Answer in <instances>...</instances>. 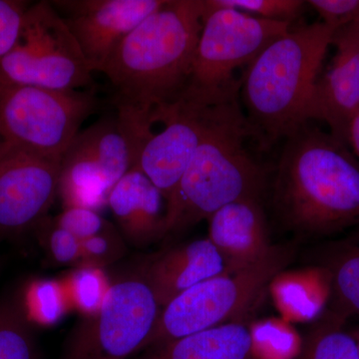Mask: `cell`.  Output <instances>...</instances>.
Returning a JSON list of instances; mask_svg holds the SVG:
<instances>
[{
  "instance_id": "cell-1",
  "label": "cell",
  "mask_w": 359,
  "mask_h": 359,
  "mask_svg": "<svg viewBox=\"0 0 359 359\" xmlns=\"http://www.w3.org/2000/svg\"><path fill=\"white\" fill-rule=\"evenodd\" d=\"M205 8V0H166L122 40L100 70L114 89L117 116L129 128H145L155 111L181 100Z\"/></svg>"
},
{
  "instance_id": "cell-2",
  "label": "cell",
  "mask_w": 359,
  "mask_h": 359,
  "mask_svg": "<svg viewBox=\"0 0 359 359\" xmlns=\"http://www.w3.org/2000/svg\"><path fill=\"white\" fill-rule=\"evenodd\" d=\"M287 231L325 237L359 228V160L346 143L309 123L285 139L271 193Z\"/></svg>"
},
{
  "instance_id": "cell-3",
  "label": "cell",
  "mask_w": 359,
  "mask_h": 359,
  "mask_svg": "<svg viewBox=\"0 0 359 359\" xmlns=\"http://www.w3.org/2000/svg\"><path fill=\"white\" fill-rule=\"evenodd\" d=\"M334 32L321 21L290 28L245 68L241 83L245 117L262 149L309 123V102Z\"/></svg>"
},
{
  "instance_id": "cell-4",
  "label": "cell",
  "mask_w": 359,
  "mask_h": 359,
  "mask_svg": "<svg viewBox=\"0 0 359 359\" xmlns=\"http://www.w3.org/2000/svg\"><path fill=\"white\" fill-rule=\"evenodd\" d=\"M249 137L238 99L214 105L199 147L168 199L166 238L236 201L261 200L266 172L245 149Z\"/></svg>"
},
{
  "instance_id": "cell-5",
  "label": "cell",
  "mask_w": 359,
  "mask_h": 359,
  "mask_svg": "<svg viewBox=\"0 0 359 359\" xmlns=\"http://www.w3.org/2000/svg\"><path fill=\"white\" fill-rule=\"evenodd\" d=\"M205 6L190 79L180 101L210 106L238 99L242 80L235 77L236 70L247 68L269 44L289 32L290 23L212 6L209 0Z\"/></svg>"
},
{
  "instance_id": "cell-6",
  "label": "cell",
  "mask_w": 359,
  "mask_h": 359,
  "mask_svg": "<svg viewBox=\"0 0 359 359\" xmlns=\"http://www.w3.org/2000/svg\"><path fill=\"white\" fill-rule=\"evenodd\" d=\"M292 249L275 245L254 266L223 273L194 285L161 309L159 318L138 353L188 335L240 323L269 282L292 261Z\"/></svg>"
},
{
  "instance_id": "cell-7",
  "label": "cell",
  "mask_w": 359,
  "mask_h": 359,
  "mask_svg": "<svg viewBox=\"0 0 359 359\" xmlns=\"http://www.w3.org/2000/svg\"><path fill=\"white\" fill-rule=\"evenodd\" d=\"M93 91H54L0 81V143L62 158L82 123L95 112Z\"/></svg>"
},
{
  "instance_id": "cell-8",
  "label": "cell",
  "mask_w": 359,
  "mask_h": 359,
  "mask_svg": "<svg viewBox=\"0 0 359 359\" xmlns=\"http://www.w3.org/2000/svg\"><path fill=\"white\" fill-rule=\"evenodd\" d=\"M92 72L50 1L28 6L18 41L0 62V81L54 91L86 88Z\"/></svg>"
},
{
  "instance_id": "cell-9",
  "label": "cell",
  "mask_w": 359,
  "mask_h": 359,
  "mask_svg": "<svg viewBox=\"0 0 359 359\" xmlns=\"http://www.w3.org/2000/svg\"><path fill=\"white\" fill-rule=\"evenodd\" d=\"M161 306L144 276L111 285L99 311L87 316L66 340L61 359H130L154 328Z\"/></svg>"
},
{
  "instance_id": "cell-10",
  "label": "cell",
  "mask_w": 359,
  "mask_h": 359,
  "mask_svg": "<svg viewBox=\"0 0 359 359\" xmlns=\"http://www.w3.org/2000/svg\"><path fill=\"white\" fill-rule=\"evenodd\" d=\"M61 158L8 149L0 158V241L32 231L58 195Z\"/></svg>"
},
{
  "instance_id": "cell-11",
  "label": "cell",
  "mask_w": 359,
  "mask_h": 359,
  "mask_svg": "<svg viewBox=\"0 0 359 359\" xmlns=\"http://www.w3.org/2000/svg\"><path fill=\"white\" fill-rule=\"evenodd\" d=\"M212 107L180 101L153 113L151 123H161L163 129L158 133L150 129L141 139L134 167L151 180L167 201L199 147Z\"/></svg>"
},
{
  "instance_id": "cell-12",
  "label": "cell",
  "mask_w": 359,
  "mask_h": 359,
  "mask_svg": "<svg viewBox=\"0 0 359 359\" xmlns=\"http://www.w3.org/2000/svg\"><path fill=\"white\" fill-rule=\"evenodd\" d=\"M166 0L50 1L76 39L92 71H100L123 39Z\"/></svg>"
},
{
  "instance_id": "cell-13",
  "label": "cell",
  "mask_w": 359,
  "mask_h": 359,
  "mask_svg": "<svg viewBox=\"0 0 359 359\" xmlns=\"http://www.w3.org/2000/svg\"><path fill=\"white\" fill-rule=\"evenodd\" d=\"M332 44L335 54L314 86L308 121L325 123L346 143L349 123L359 111V22L334 32Z\"/></svg>"
},
{
  "instance_id": "cell-14",
  "label": "cell",
  "mask_w": 359,
  "mask_h": 359,
  "mask_svg": "<svg viewBox=\"0 0 359 359\" xmlns=\"http://www.w3.org/2000/svg\"><path fill=\"white\" fill-rule=\"evenodd\" d=\"M209 221L208 238L223 257L228 273L263 261L275 247L269 241L261 200L236 201L212 214Z\"/></svg>"
},
{
  "instance_id": "cell-15",
  "label": "cell",
  "mask_w": 359,
  "mask_h": 359,
  "mask_svg": "<svg viewBox=\"0 0 359 359\" xmlns=\"http://www.w3.org/2000/svg\"><path fill=\"white\" fill-rule=\"evenodd\" d=\"M141 273L163 309L194 285L228 273L219 250L203 238L160 252Z\"/></svg>"
},
{
  "instance_id": "cell-16",
  "label": "cell",
  "mask_w": 359,
  "mask_h": 359,
  "mask_svg": "<svg viewBox=\"0 0 359 359\" xmlns=\"http://www.w3.org/2000/svg\"><path fill=\"white\" fill-rule=\"evenodd\" d=\"M108 205L132 244L145 245L167 236L168 201L137 167L111 190Z\"/></svg>"
},
{
  "instance_id": "cell-17",
  "label": "cell",
  "mask_w": 359,
  "mask_h": 359,
  "mask_svg": "<svg viewBox=\"0 0 359 359\" xmlns=\"http://www.w3.org/2000/svg\"><path fill=\"white\" fill-rule=\"evenodd\" d=\"M252 346L249 328L231 323L175 339L130 359H249Z\"/></svg>"
},
{
  "instance_id": "cell-18",
  "label": "cell",
  "mask_w": 359,
  "mask_h": 359,
  "mask_svg": "<svg viewBox=\"0 0 359 359\" xmlns=\"http://www.w3.org/2000/svg\"><path fill=\"white\" fill-rule=\"evenodd\" d=\"M75 140L99 168L110 192L135 166L133 140L118 116L100 120L79 132Z\"/></svg>"
},
{
  "instance_id": "cell-19",
  "label": "cell",
  "mask_w": 359,
  "mask_h": 359,
  "mask_svg": "<svg viewBox=\"0 0 359 359\" xmlns=\"http://www.w3.org/2000/svg\"><path fill=\"white\" fill-rule=\"evenodd\" d=\"M110 190L100 170L73 139L61 159L58 196L63 207L97 210L108 205Z\"/></svg>"
},
{
  "instance_id": "cell-20",
  "label": "cell",
  "mask_w": 359,
  "mask_h": 359,
  "mask_svg": "<svg viewBox=\"0 0 359 359\" xmlns=\"http://www.w3.org/2000/svg\"><path fill=\"white\" fill-rule=\"evenodd\" d=\"M325 269L337 304L335 313L346 318L359 316V228L339 243Z\"/></svg>"
},
{
  "instance_id": "cell-21",
  "label": "cell",
  "mask_w": 359,
  "mask_h": 359,
  "mask_svg": "<svg viewBox=\"0 0 359 359\" xmlns=\"http://www.w3.org/2000/svg\"><path fill=\"white\" fill-rule=\"evenodd\" d=\"M344 321L335 311L318 321L306 337L302 359H359L358 342Z\"/></svg>"
},
{
  "instance_id": "cell-22",
  "label": "cell",
  "mask_w": 359,
  "mask_h": 359,
  "mask_svg": "<svg viewBox=\"0 0 359 359\" xmlns=\"http://www.w3.org/2000/svg\"><path fill=\"white\" fill-rule=\"evenodd\" d=\"M32 323L20 297L0 301V359H39Z\"/></svg>"
},
{
  "instance_id": "cell-23",
  "label": "cell",
  "mask_w": 359,
  "mask_h": 359,
  "mask_svg": "<svg viewBox=\"0 0 359 359\" xmlns=\"http://www.w3.org/2000/svg\"><path fill=\"white\" fill-rule=\"evenodd\" d=\"M20 299L28 321L45 327L57 323L67 311L65 290L56 280H33L26 285Z\"/></svg>"
},
{
  "instance_id": "cell-24",
  "label": "cell",
  "mask_w": 359,
  "mask_h": 359,
  "mask_svg": "<svg viewBox=\"0 0 359 359\" xmlns=\"http://www.w3.org/2000/svg\"><path fill=\"white\" fill-rule=\"evenodd\" d=\"M110 287L103 269L77 266L70 276L71 297L76 308L86 316L99 311Z\"/></svg>"
},
{
  "instance_id": "cell-25",
  "label": "cell",
  "mask_w": 359,
  "mask_h": 359,
  "mask_svg": "<svg viewBox=\"0 0 359 359\" xmlns=\"http://www.w3.org/2000/svg\"><path fill=\"white\" fill-rule=\"evenodd\" d=\"M43 248L49 261L60 266L79 264L81 259V241L70 231L59 226L54 218H46L39 222L33 229Z\"/></svg>"
},
{
  "instance_id": "cell-26",
  "label": "cell",
  "mask_w": 359,
  "mask_h": 359,
  "mask_svg": "<svg viewBox=\"0 0 359 359\" xmlns=\"http://www.w3.org/2000/svg\"><path fill=\"white\" fill-rule=\"evenodd\" d=\"M212 6L236 9L264 20L292 22L302 13V0H209Z\"/></svg>"
},
{
  "instance_id": "cell-27",
  "label": "cell",
  "mask_w": 359,
  "mask_h": 359,
  "mask_svg": "<svg viewBox=\"0 0 359 359\" xmlns=\"http://www.w3.org/2000/svg\"><path fill=\"white\" fill-rule=\"evenodd\" d=\"M126 252L124 242L113 226L81 241V259L77 266L104 269L118 261Z\"/></svg>"
},
{
  "instance_id": "cell-28",
  "label": "cell",
  "mask_w": 359,
  "mask_h": 359,
  "mask_svg": "<svg viewBox=\"0 0 359 359\" xmlns=\"http://www.w3.org/2000/svg\"><path fill=\"white\" fill-rule=\"evenodd\" d=\"M54 221L80 241L98 235L112 226L94 210L81 207L65 208Z\"/></svg>"
},
{
  "instance_id": "cell-29",
  "label": "cell",
  "mask_w": 359,
  "mask_h": 359,
  "mask_svg": "<svg viewBox=\"0 0 359 359\" xmlns=\"http://www.w3.org/2000/svg\"><path fill=\"white\" fill-rule=\"evenodd\" d=\"M28 6L26 1L0 0V62L18 41Z\"/></svg>"
},
{
  "instance_id": "cell-30",
  "label": "cell",
  "mask_w": 359,
  "mask_h": 359,
  "mask_svg": "<svg viewBox=\"0 0 359 359\" xmlns=\"http://www.w3.org/2000/svg\"><path fill=\"white\" fill-rule=\"evenodd\" d=\"M306 4L334 32L359 22V0H309Z\"/></svg>"
},
{
  "instance_id": "cell-31",
  "label": "cell",
  "mask_w": 359,
  "mask_h": 359,
  "mask_svg": "<svg viewBox=\"0 0 359 359\" xmlns=\"http://www.w3.org/2000/svg\"><path fill=\"white\" fill-rule=\"evenodd\" d=\"M346 144L359 160V111L349 123L346 133Z\"/></svg>"
},
{
  "instance_id": "cell-32",
  "label": "cell",
  "mask_w": 359,
  "mask_h": 359,
  "mask_svg": "<svg viewBox=\"0 0 359 359\" xmlns=\"http://www.w3.org/2000/svg\"><path fill=\"white\" fill-rule=\"evenodd\" d=\"M7 149H9V148H7L6 146L4 145V144L0 143V158H1L2 155H4V153L6 152Z\"/></svg>"
},
{
  "instance_id": "cell-33",
  "label": "cell",
  "mask_w": 359,
  "mask_h": 359,
  "mask_svg": "<svg viewBox=\"0 0 359 359\" xmlns=\"http://www.w3.org/2000/svg\"><path fill=\"white\" fill-rule=\"evenodd\" d=\"M354 337H355L356 342H358V358H359V330L356 334H353Z\"/></svg>"
}]
</instances>
